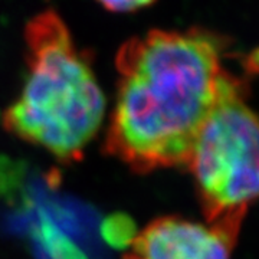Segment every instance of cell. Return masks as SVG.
Segmentation results:
<instances>
[{"instance_id": "cell-1", "label": "cell", "mask_w": 259, "mask_h": 259, "mask_svg": "<svg viewBox=\"0 0 259 259\" xmlns=\"http://www.w3.org/2000/svg\"><path fill=\"white\" fill-rule=\"evenodd\" d=\"M231 40L203 28L151 29L115 56L117 97L102 150L137 175L186 167L204 122L239 74Z\"/></svg>"}, {"instance_id": "cell-8", "label": "cell", "mask_w": 259, "mask_h": 259, "mask_svg": "<svg viewBox=\"0 0 259 259\" xmlns=\"http://www.w3.org/2000/svg\"><path fill=\"white\" fill-rule=\"evenodd\" d=\"M104 9L114 13H130L154 5L157 0H95Z\"/></svg>"}, {"instance_id": "cell-7", "label": "cell", "mask_w": 259, "mask_h": 259, "mask_svg": "<svg viewBox=\"0 0 259 259\" xmlns=\"http://www.w3.org/2000/svg\"><path fill=\"white\" fill-rule=\"evenodd\" d=\"M25 167L9 157H0V199L15 197L22 185Z\"/></svg>"}, {"instance_id": "cell-6", "label": "cell", "mask_w": 259, "mask_h": 259, "mask_svg": "<svg viewBox=\"0 0 259 259\" xmlns=\"http://www.w3.org/2000/svg\"><path fill=\"white\" fill-rule=\"evenodd\" d=\"M139 232L134 219L128 213L115 212L108 214L101 223V236L114 249H127L136 241Z\"/></svg>"}, {"instance_id": "cell-5", "label": "cell", "mask_w": 259, "mask_h": 259, "mask_svg": "<svg viewBox=\"0 0 259 259\" xmlns=\"http://www.w3.org/2000/svg\"><path fill=\"white\" fill-rule=\"evenodd\" d=\"M32 238L37 246L42 248V256L49 259H90L76 243L58 229L49 214L42 210L37 214V222L32 228Z\"/></svg>"}, {"instance_id": "cell-4", "label": "cell", "mask_w": 259, "mask_h": 259, "mask_svg": "<svg viewBox=\"0 0 259 259\" xmlns=\"http://www.w3.org/2000/svg\"><path fill=\"white\" fill-rule=\"evenodd\" d=\"M233 248L206 223L161 216L140 232L122 259H231Z\"/></svg>"}, {"instance_id": "cell-2", "label": "cell", "mask_w": 259, "mask_h": 259, "mask_svg": "<svg viewBox=\"0 0 259 259\" xmlns=\"http://www.w3.org/2000/svg\"><path fill=\"white\" fill-rule=\"evenodd\" d=\"M28 76L2 124L62 163L79 161L105 114V95L87 51L78 49L61 15L47 9L28 20Z\"/></svg>"}, {"instance_id": "cell-3", "label": "cell", "mask_w": 259, "mask_h": 259, "mask_svg": "<svg viewBox=\"0 0 259 259\" xmlns=\"http://www.w3.org/2000/svg\"><path fill=\"white\" fill-rule=\"evenodd\" d=\"M249 78L238 75L204 122L186 167L206 225L232 246L259 200V115L246 102Z\"/></svg>"}]
</instances>
